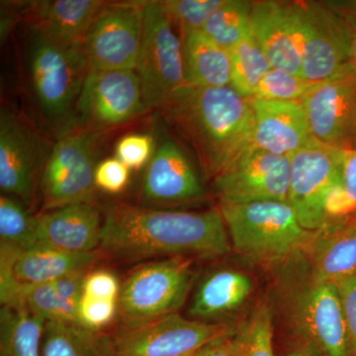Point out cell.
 I'll return each mask as SVG.
<instances>
[{
  "instance_id": "obj_1",
  "label": "cell",
  "mask_w": 356,
  "mask_h": 356,
  "mask_svg": "<svg viewBox=\"0 0 356 356\" xmlns=\"http://www.w3.org/2000/svg\"><path fill=\"white\" fill-rule=\"evenodd\" d=\"M219 208L182 212L112 204L103 215L102 254L123 261L159 257H218L231 250Z\"/></svg>"
},
{
  "instance_id": "obj_2",
  "label": "cell",
  "mask_w": 356,
  "mask_h": 356,
  "mask_svg": "<svg viewBox=\"0 0 356 356\" xmlns=\"http://www.w3.org/2000/svg\"><path fill=\"white\" fill-rule=\"evenodd\" d=\"M161 110L168 123L193 147L207 177L216 178L252 146L250 100L231 86L197 88L184 84Z\"/></svg>"
},
{
  "instance_id": "obj_3",
  "label": "cell",
  "mask_w": 356,
  "mask_h": 356,
  "mask_svg": "<svg viewBox=\"0 0 356 356\" xmlns=\"http://www.w3.org/2000/svg\"><path fill=\"white\" fill-rule=\"evenodd\" d=\"M276 270L278 298L295 339L323 356H353L337 285L316 276L305 252Z\"/></svg>"
},
{
  "instance_id": "obj_4",
  "label": "cell",
  "mask_w": 356,
  "mask_h": 356,
  "mask_svg": "<svg viewBox=\"0 0 356 356\" xmlns=\"http://www.w3.org/2000/svg\"><path fill=\"white\" fill-rule=\"evenodd\" d=\"M236 252L252 264L277 268L307 248L318 231L302 226L284 201L220 204Z\"/></svg>"
},
{
  "instance_id": "obj_5",
  "label": "cell",
  "mask_w": 356,
  "mask_h": 356,
  "mask_svg": "<svg viewBox=\"0 0 356 356\" xmlns=\"http://www.w3.org/2000/svg\"><path fill=\"white\" fill-rule=\"evenodd\" d=\"M26 51L28 81L42 116L60 134L76 127V103L89 72L83 46H63L31 28Z\"/></svg>"
},
{
  "instance_id": "obj_6",
  "label": "cell",
  "mask_w": 356,
  "mask_h": 356,
  "mask_svg": "<svg viewBox=\"0 0 356 356\" xmlns=\"http://www.w3.org/2000/svg\"><path fill=\"white\" fill-rule=\"evenodd\" d=\"M187 257L147 262L134 269L121 285L119 312L123 325L143 324L177 313L194 281Z\"/></svg>"
},
{
  "instance_id": "obj_7",
  "label": "cell",
  "mask_w": 356,
  "mask_h": 356,
  "mask_svg": "<svg viewBox=\"0 0 356 356\" xmlns=\"http://www.w3.org/2000/svg\"><path fill=\"white\" fill-rule=\"evenodd\" d=\"M99 139V132L81 126L60 134L40 179L44 211L93 203Z\"/></svg>"
},
{
  "instance_id": "obj_8",
  "label": "cell",
  "mask_w": 356,
  "mask_h": 356,
  "mask_svg": "<svg viewBox=\"0 0 356 356\" xmlns=\"http://www.w3.org/2000/svg\"><path fill=\"white\" fill-rule=\"evenodd\" d=\"M302 33L301 76L318 83L351 60L350 7L341 2L296 1Z\"/></svg>"
},
{
  "instance_id": "obj_9",
  "label": "cell",
  "mask_w": 356,
  "mask_h": 356,
  "mask_svg": "<svg viewBox=\"0 0 356 356\" xmlns=\"http://www.w3.org/2000/svg\"><path fill=\"white\" fill-rule=\"evenodd\" d=\"M136 72L147 109L163 108L185 81L180 36L173 30L161 1L143 7V40Z\"/></svg>"
},
{
  "instance_id": "obj_10",
  "label": "cell",
  "mask_w": 356,
  "mask_h": 356,
  "mask_svg": "<svg viewBox=\"0 0 356 356\" xmlns=\"http://www.w3.org/2000/svg\"><path fill=\"white\" fill-rule=\"evenodd\" d=\"M227 323L187 320L175 313L112 334L117 356H194L206 344L234 334Z\"/></svg>"
},
{
  "instance_id": "obj_11",
  "label": "cell",
  "mask_w": 356,
  "mask_h": 356,
  "mask_svg": "<svg viewBox=\"0 0 356 356\" xmlns=\"http://www.w3.org/2000/svg\"><path fill=\"white\" fill-rule=\"evenodd\" d=\"M343 151L316 142L290 156L288 203L307 229L318 231L331 222L327 206L341 187Z\"/></svg>"
},
{
  "instance_id": "obj_12",
  "label": "cell",
  "mask_w": 356,
  "mask_h": 356,
  "mask_svg": "<svg viewBox=\"0 0 356 356\" xmlns=\"http://www.w3.org/2000/svg\"><path fill=\"white\" fill-rule=\"evenodd\" d=\"M147 110L135 70H89L76 103V126L100 132L128 123Z\"/></svg>"
},
{
  "instance_id": "obj_13",
  "label": "cell",
  "mask_w": 356,
  "mask_h": 356,
  "mask_svg": "<svg viewBox=\"0 0 356 356\" xmlns=\"http://www.w3.org/2000/svg\"><path fill=\"white\" fill-rule=\"evenodd\" d=\"M100 259L98 252L72 254L36 245L17 250L0 245V302L16 305L28 290L70 274L89 273Z\"/></svg>"
},
{
  "instance_id": "obj_14",
  "label": "cell",
  "mask_w": 356,
  "mask_h": 356,
  "mask_svg": "<svg viewBox=\"0 0 356 356\" xmlns=\"http://www.w3.org/2000/svg\"><path fill=\"white\" fill-rule=\"evenodd\" d=\"M146 1L115 2L103 7L83 42L89 70H135L143 40Z\"/></svg>"
},
{
  "instance_id": "obj_15",
  "label": "cell",
  "mask_w": 356,
  "mask_h": 356,
  "mask_svg": "<svg viewBox=\"0 0 356 356\" xmlns=\"http://www.w3.org/2000/svg\"><path fill=\"white\" fill-rule=\"evenodd\" d=\"M290 173V156L252 145L213 180L220 204L288 202Z\"/></svg>"
},
{
  "instance_id": "obj_16",
  "label": "cell",
  "mask_w": 356,
  "mask_h": 356,
  "mask_svg": "<svg viewBox=\"0 0 356 356\" xmlns=\"http://www.w3.org/2000/svg\"><path fill=\"white\" fill-rule=\"evenodd\" d=\"M300 103L318 143L350 149L356 125V72L351 63L334 76L314 84Z\"/></svg>"
},
{
  "instance_id": "obj_17",
  "label": "cell",
  "mask_w": 356,
  "mask_h": 356,
  "mask_svg": "<svg viewBox=\"0 0 356 356\" xmlns=\"http://www.w3.org/2000/svg\"><path fill=\"white\" fill-rule=\"evenodd\" d=\"M252 35L271 67L301 76L302 33L296 1H254Z\"/></svg>"
},
{
  "instance_id": "obj_18",
  "label": "cell",
  "mask_w": 356,
  "mask_h": 356,
  "mask_svg": "<svg viewBox=\"0 0 356 356\" xmlns=\"http://www.w3.org/2000/svg\"><path fill=\"white\" fill-rule=\"evenodd\" d=\"M143 200L154 205L192 202L205 196L197 172L175 140H159L147 163Z\"/></svg>"
},
{
  "instance_id": "obj_19",
  "label": "cell",
  "mask_w": 356,
  "mask_h": 356,
  "mask_svg": "<svg viewBox=\"0 0 356 356\" xmlns=\"http://www.w3.org/2000/svg\"><path fill=\"white\" fill-rule=\"evenodd\" d=\"M40 145L34 134L9 110L0 112V187L24 204L31 203L40 168Z\"/></svg>"
},
{
  "instance_id": "obj_20",
  "label": "cell",
  "mask_w": 356,
  "mask_h": 356,
  "mask_svg": "<svg viewBox=\"0 0 356 356\" xmlns=\"http://www.w3.org/2000/svg\"><path fill=\"white\" fill-rule=\"evenodd\" d=\"M103 218L93 203H79L35 215L36 245L72 254L96 252Z\"/></svg>"
},
{
  "instance_id": "obj_21",
  "label": "cell",
  "mask_w": 356,
  "mask_h": 356,
  "mask_svg": "<svg viewBox=\"0 0 356 356\" xmlns=\"http://www.w3.org/2000/svg\"><path fill=\"white\" fill-rule=\"evenodd\" d=\"M254 114L252 145L269 153L291 156L318 142L300 102L250 99Z\"/></svg>"
},
{
  "instance_id": "obj_22",
  "label": "cell",
  "mask_w": 356,
  "mask_h": 356,
  "mask_svg": "<svg viewBox=\"0 0 356 356\" xmlns=\"http://www.w3.org/2000/svg\"><path fill=\"white\" fill-rule=\"evenodd\" d=\"M102 0L28 1L22 13L31 28L63 46H83L84 39L102 13Z\"/></svg>"
},
{
  "instance_id": "obj_23",
  "label": "cell",
  "mask_w": 356,
  "mask_h": 356,
  "mask_svg": "<svg viewBox=\"0 0 356 356\" xmlns=\"http://www.w3.org/2000/svg\"><path fill=\"white\" fill-rule=\"evenodd\" d=\"M320 280L337 282L356 273V213L318 229L305 252Z\"/></svg>"
},
{
  "instance_id": "obj_24",
  "label": "cell",
  "mask_w": 356,
  "mask_h": 356,
  "mask_svg": "<svg viewBox=\"0 0 356 356\" xmlns=\"http://www.w3.org/2000/svg\"><path fill=\"white\" fill-rule=\"evenodd\" d=\"M254 289L252 277L236 269H220L204 278L194 295L191 314L216 318L240 309Z\"/></svg>"
},
{
  "instance_id": "obj_25",
  "label": "cell",
  "mask_w": 356,
  "mask_h": 356,
  "mask_svg": "<svg viewBox=\"0 0 356 356\" xmlns=\"http://www.w3.org/2000/svg\"><path fill=\"white\" fill-rule=\"evenodd\" d=\"M185 81L197 88L231 86L229 51L208 38L202 31L180 35Z\"/></svg>"
},
{
  "instance_id": "obj_26",
  "label": "cell",
  "mask_w": 356,
  "mask_h": 356,
  "mask_svg": "<svg viewBox=\"0 0 356 356\" xmlns=\"http://www.w3.org/2000/svg\"><path fill=\"white\" fill-rule=\"evenodd\" d=\"M42 356H117L112 334L74 323H44Z\"/></svg>"
},
{
  "instance_id": "obj_27",
  "label": "cell",
  "mask_w": 356,
  "mask_h": 356,
  "mask_svg": "<svg viewBox=\"0 0 356 356\" xmlns=\"http://www.w3.org/2000/svg\"><path fill=\"white\" fill-rule=\"evenodd\" d=\"M44 323L24 304L1 306L0 356H42Z\"/></svg>"
},
{
  "instance_id": "obj_28",
  "label": "cell",
  "mask_w": 356,
  "mask_h": 356,
  "mask_svg": "<svg viewBox=\"0 0 356 356\" xmlns=\"http://www.w3.org/2000/svg\"><path fill=\"white\" fill-rule=\"evenodd\" d=\"M252 6L254 1L225 0L201 31L225 50H231L252 34Z\"/></svg>"
},
{
  "instance_id": "obj_29",
  "label": "cell",
  "mask_w": 356,
  "mask_h": 356,
  "mask_svg": "<svg viewBox=\"0 0 356 356\" xmlns=\"http://www.w3.org/2000/svg\"><path fill=\"white\" fill-rule=\"evenodd\" d=\"M231 86L243 98L252 99L261 79L271 69L268 60L252 34L229 50Z\"/></svg>"
},
{
  "instance_id": "obj_30",
  "label": "cell",
  "mask_w": 356,
  "mask_h": 356,
  "mask_svg": "<svg viewBox=\"0 0 356 356\" xmlns=\"http://www.w3.org/2000/svg\"><path fill=\"white\" fill-rule=\"evenodd\" d=\"M238 356H275L273 348V311L266 303L257 306L234 332Z\"/></svg>"
},
{
  "instance_id": "obj_31",
  "label": "cell",
  "mask_w": 356,
  "mask_h": 356,
  "mask_svg": "<svg viewBox=\"0 0 356 356\" xmlns=\"http://www.w3.org/2000/svg\"><path fill=\"white\" fill-rule=\"evenodd\" d=\"M35 216L17 199L0 196V245L25 250L35 247Z\"/></svg>"
},
{
  "instance_id": "obj_32",
  "label": "cell",
  "mask_w": 356,
  "mask_h": 356,
  "mask_svg": "<svg viewBox=\"0 0 356 356\" xmlns=\"http://www.w3.org/2000/svg\"><path fill=\"white\" fill-rule=\"evenodd\" d=\"M20 304H24L28 310L43 318L44 322L53 321L79 324V304L72 303L60 297L51 282L28 290Z\"/></svg>"
},
{
  "instance_id": "obj_33",
  "label": "cell",
  "mask_w": 356,
  "mask_h": 356,
  "mask_svg": "<svg viewBox=\"0 0 356 356\" xmlns=\"http://www.w3.org/2000/svg\"><path fill=\"white\" fill-rule=\"evenodd\" d=\"M314 84L299 74L271 67L261 79L254 98L267 102H300Z\"/></svg>"
},
{
  "instance_id": "obj_34",
  "label": "cell",
  "mask_w": 356,
  "mask_h": 356,
  "mask_svg": "<svg viewBox=\"0 0 356 356\" xmlns=\"http://www.w3.org/2000/svg\"><path fill=\"white\" fill-rule=\"evenodd\" d=\"M225 0H165L161 1L172 25L180 35L201 31L205 23Z\"/></svg>"
},
{
  "instance_id": "obj_35",
  "label": "cell",
  "mask_w": 356,
  "mask_h": 356,
  "mask_svg": "<svg viewBox=\"0 0 356 356\" xmlns=\"http://www.w3.org/2000/svg\"><path fill=\"white\" fill-rule=\"evenodd\" d=\"M353 213H356V149H350L343 151L341 187L330 197L327 214L332 222Z\"/></svg>"
},
{
  "instance_id": "obj_36",
  "label": "cell",
  "mask_w": 356,
  "mask_h": 356,
  "mask_svg": "<svg viewBox=\"0 0 356 356\" xmlns=\"http://www.w3.org/2000/svg\"><path fill=\"white\" fill-rule=\"evenodd\" d=\"M154 140L145 134H130L117 143L116 158L130 170H139L147 165L154 153Z\"/></svg>"
},
{
  "instance_id": "obj_37",
  "label": "cell",
  "mask_w": 356,
  "mask_h": 356,
  "mask_svg": "<svg viewBox=\"0 0 356 356\" xmlns=\"http://www.w3.org/2000/svg\"><path fill=\"white\" fill-rule=\"evenodd\" d=\"M119 302L90 298L81 295L79 305V322L93 331H103L118 315Z\"/></svg>"
},
{
  "instance_id": "obj_38",
  "label": "cell",
  "mask_w": 356,
  "mask_h": 356,
  "mask_svg": "<svg viewBox=\"0 0 356 356\" xmlns=\"http://www.w3.org/2000/svg\"><path fill=\"white\" fill-rule=\"evenodd\" d=\"M130 168L120 159L109 158L97 163L95 173V184L100 191L110 194L121 193L130 179Z\"/></svg>"
},
{
  "instance_id": "obj_39",
  "label": "cell",
  "mask_w": 356,
  "mask_h": 356,
  "mask_svg": "<svg viewBox=\"0 0 356 356\" xmlns=\"http://www.w3.org/2000/svg\"><path fill=\"white\" fill-rule=\"evenodd\" d=\"M120 292V282L116 275L110 271H89L84 278L83 296L119 302Z\"/></svg>"
},
{
  "instance_id": "obj_40",
  "label": "cell",
  "mask_w": 356,
  "mask_h": 356,
  "mask_svg": "<svg viewBox=\"0 0 356 356\" xmlns=\"http://www.w3.org/2000/svg\"><path fill=\"white\" fill-rule=\"evenodd\" d=\"M344 320L350 336L351 350L356 356V273L336 283Z\"/></svg>"
},
{
  "instance_id": "obj_41",
  "label": "cell",
  "mask_w": 356,
  "mask_h": 356,
  "mask_svg": "<svg viewBox=\"0 0 356 356\" xmlns=\"http://www.w3.org/2000/svg\"><path fill=\"white\" fill-rule=\"evenodd\" d=\"M194 356H238L234 341V334L211 341Z\"/></svg>"
},
{
  "instance_id": "obj_42",
  "label": "cell",
  "mask_w": 356,
  "mask_h": 356,
  "mask_svg": "<svg viewBox=\"0 0 356 356\" xmlns=\"http://www.w3.org/2000/svg\"><path fill=\"white\" fill-rule=\"evenodd\" d=\"M284 356H323L315 348H312L310 344L303 343V341L295 339L293 343L288 346L285 351Z\"/></svg>"
},
{
  "instance_id": "obj_43",
  "label": "cell",
  "mask_w": 356,
  "mask_h": 356,
  "mask_svg": "<svg viewBox=\"0 0 356 356\" xmlns=\"http://www.w3.org/2000/svg\"><path fill=\"white\" fill-rule=\"evenodd\" d=\"M351 29V60L350 63L355 67L356 72V11L351 14L350 17Z\"/></svg>"
},
{
  "instance_id": "obj_44",
  "label": "cell",
  "mask_w": 356,
  "mask_h": 356,
  "mask_svg": "<svg viewBox=\"0 0 356 356\" xmlns=\"http://www.w3.org/2000/svg\"><path fill=\"white\" fill-rule=\"evenodd\" d=\"M350 149H356V125L355 129V133H353V140H351Z\"/></svg>"
}]
</instances>
